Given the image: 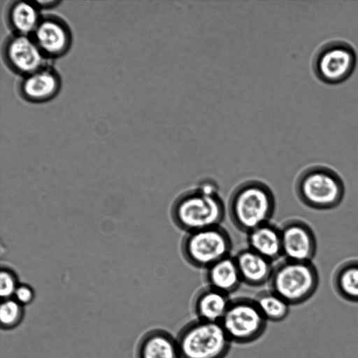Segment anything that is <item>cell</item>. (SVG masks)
I'll use <instances>...</instances> for the list:
<instances>
[{"instance_id":"cell-8","label":"cell","mask_w":358,"mask_h":358,"mask_svg":"<svg viewBox=\"0 0 358 358\" xmlns=\"http://www.w3.org/2000/svg\"><path fill=\"white\" fill-rule=\"evenodd\" d=\"M357 64V54L351 44L333 40L322 45L315 53L312 66L322 82L336 85L349 78Z\"/></svg>"},{"instance_id":"cell-15","label":"cell","mask_w":358,"mask_h":358,"mask_svg":"<svg viewBox=\"0 0 358 358\" xmlns=\"http://www.w3.org/2000/svg\"><path fill=\"white\" fill-rule=\"evenodd\" d=\"M42 17L35 1H10L6 9V21L13 34L31 36Z\"/></svg>"},{"instance_id":"cell-7","label":"cell","mask_w":358,"mask_h":358,"mask_svg":"<svg viewBox=\"0 0 358 358\" xmlns=\"http://www.w3.org/2000/svg\"><path fill=\"white\" fill-rule=\"evenodd\" d=\"M267 322L254 298L240 296L231 300L220 323L231 343L245 345L264 335Z\"/></svg>"},{"instance_id":"cell-16","label":"cell","mask_w":358,"mask_h":358,"mask_svg":"<svg viewBox=\"0 0 358 358\" xmlns=\"http://www.w3.org/2000/svg\"><path fill=\"white\" fill-rule=\"evenodd\" d=\"M247 242L248 248L272 262L282 257L280 229L271 222L249 231Z\"/></svg>"},{"instance_id":"cell-12","label":"cell","mask_w":358,"mask_h":358,"mask_svg":"<svg viewBox=\"0 0 358 358\" xmlns=\"http://www.w3.org/2000/svg\"><path fill=\"white\" fill-rule=\"evenodd\" d=\"M61 87L62 80L59 73L52 66L45 65L22 76L17 83V92L28 102L42 103L54 99Z\"/></svg>"},{"instance_id":"cell-23","label":"cell","mask_w":358,"mask_h":358,"mask_svg":"<svg viewBox=\"0 0 358 358\" xmlns=\"http://www.w3.org/2000/svg\"><path fill=\"white\" fill-rule=\"evenodd\" d=\"M14 295L15 300L22 305L31 302L34 296V293L29 286L20 285L17 286Z\"/></svg>"},{"instance_id":"cell-14","label":"cell","mask_w":358,"mask_h":358,"mask_svg":"<svg viewBox=\"0 0 358 358\" xmlns=\"http://www.w3.org/2000/svg\"><path fill=\"white\" fill-rule=\"evenodd\" d=\"M229 295L208 285L200 289L192 300V310L196 318L220 322L231 302Z\"/></svg>"},{"instance_id":"cell-13","label":"cell","mask_w":358,"mask_h":358,"mask_svg":"<svg viewBox=\"0 0 358 358\" xmlns=\"http://www.w3.org/2000/svg\"><path fill=\"white\" fill-rule=\"evenodd\" d=\"M234 257L243 283L258 287L269 282L274 267L271 261L249 248L239 250Z\"/></svg>"},{"instance_id":"cell-21","label":"cell","mask_w":358,"mask_h":358,"mask_svg":"<svg viewBox=\"0 0 358 358\" xmlns=\"http://www.w3.org/2000/svg\"><path fill=\"white\" fill-rule=\"evenodd\" d=\"M22 315L21 304L16 300H6L0 308V320L2 326L11 327L20 320Z\"/></svg>"},{"instance_id":"cell-11","label":"cell","mask_w":358,"mask_h":358,"mask_svg":"<svg viewBox=\"0 0 358 358\" xmlns=\"http://www.w3.org/2000/svg\"><path fill=\"white\" fill-rule=\"evenodd\" d=\"M280 229L284 259L312 261L317 251V239L312 227L304 220L292 218Z\"/></svg>"},{"instance_id":"cell-3","label":"cell","mask_w":358,"mask_h":358,"mask_svg":"<svg viewBox=\"0 0 358 358\" xmlns=\"http://www.w3.org/2000/svg\"><path fill=\"white\" fill-rule=\"evenodd\" d=\"M294 189L299 200L315 210L337 207L345 195V185L340 175L324 165H312L298 175Z\"/></svg>"},{"instance_id":"cell-20","label":"cell","mask_w":358,"mask_h":358,"mask_svg":"<svg viewBox=\"0 0 358 358\" xmlns=\"http://www.w3.org/2000/svg\"><path fill=\"white\" fill-rule=\"evenodd\" d=\"M254 299L267 321L279 322L289 314L290 305L271 289L261 291Z\"/></svg>"},{"instance_id":"cell-2","label":"cell","mask_w":358,"mask_h":358,"mask_svg":"<svg viewBox=\"0 0 358 358\" xmlns=\"http://www.w3.org/2000/svg\"><path fill=\"white\" fill-rule=\"evenodd\" d=\"M275 206V197L271 187L262 180L250 179L234 189L229 198L227 210L233 225L248 234L270 222Z\"/></svg>"},{"instance_id":"cell-24","label":"cell","mask_w":358,"mask_h":358,"mask_svg":"<svg viewBox=\"0 0 358 358\" xmlns=\"http://www.w3.org/2000/svg\"><path fill=\"white\" fill-rule=\"evenodd\" d=\"M39 9H50L57 6L61 3V1L59 0H45V1H35Z\"/></svg>"},{"instance_id":"cell-18","label":"cell","mask_w":358,"mask_h":358,"mask_svg":"<svg viewBox=\"0 0 358 358\" xmlns=\"http://www.w3.org/2000/svg\"><path fill=\"white\" fill-rule=\"evenodd\" d=\"M138 358H180L176 338L161 329L148 332L138 348Z\"/></svg>"},{"instance_id":"cell-10","label":"cell","mask_w":358,"mask_h":358,"mask_svg":"<svg viewBox=\"0 0 358 358\" xmlns=\"http://www.w3.org/2000/svg\"><path fill=\"white\" fill-rule=\"evenodd\" d=\"M46 59L58 58L70 50L73 36L68 23L56 15H43L31 35Z\"/></svg>"},{"instance_id":"cell-22","label":"cell","mask_w":358,"mask_h":358,"mask_svg":"<svg viewBox=\"0 0 358 358\" xmlns=\"http://www.w3.org/2000/svg\"><path fill=\"white\" fill-rule=\"evenodd\" d=\"M0 293L2 297L8 298L14 294L17 286L16 278L9 270H2L1 272Z\"/></svg>"},{"instance_id":"cell-9","label":"cell","mask_w":358,"mask_h":358,"mask_svg":"<svg viewBox=\"0 0 358 358\" xmlns=\"http://www.w3.org/2000/svg\"><path fill=\"white\" fill-rule=\"evenodd\" d=\"M1 55L6 66L22 77L46 65L47 59L31 36L12 33L3 43Z\"/></svg>"},{"instance_id":"cell-17","label":"cell","mask_w":358,"mask_h":358,"mask_svg":"<svg viewBox=\"0 0 358 358\" xmlns=\"http://www.w3.org/2000/svg\"><path fill=\"white\" fill-rule=\"evenodd\" d=\"M208 286L228 295L236 292L242 280L234 257L228 256L205 270Z\"/></svg>"},{"instance_id":"cell-5","label":"cell","mask_w":358,"mask_h":358,"mask_svg":"<svg viewBox=\"0 0 358 358\" xmlns=\"http://www.w3.org/2000/svg\"><path fill=\"white\" fill-rule=\"evenodd\" d=\"M319 282V273L312 261L284 259L274 266L269 285L290 306H296L310 299Z\"/></svg>"},{"instance_id":"cell-19","label":"cell","mask_w":358,"mask_h":358,"mask_svg":"<svg viewBox=\"0 0 358 358\" xmlns=\"http://www.w3.org/2000/svg\"><path fill=\"white\" fill-rule=\"evenodd\" d=\"M333 285L343 299L358 303V259H348L337 266L333 275Z\"/></svg>"},{"instance_id":"cell-6","label":"cell","mask_w":358,"mask_h":358,"mask_svg":"<svg viewBox=\"0 0 358 358\" xmlns=\"http://www.w3.org/2000/svg\"><path fill=\"white\" fill-rule=\"evenodd\" d=\"M232 248L230 234L220 225L185 233L181 241L180 252L188 264L206 270L230 256Z\"/></svg>"},{"instance_id":"cell-1","label":"cell","mask_w":358,"mask_h":358,"mask_svg":"<svg viewBox=\"0 0 358 358\" xmlns=\"http://www.w3.org/2000/svg\"><path fill=\"white\" fill-rule=\"evenodd\" d=\"M226 208L216 184L202 181L173 201L170 215L174 225L185 233L220 226Z\"/></svg>"},{"instance_id":"cell-4","label":"cell","mask_w":358,"mask_h":358,"mask_svg":"<svg viewBox=\"0 0 358 358\" xmlns=\"http://www.w3.org/2000/svg\"><path fill=\"white\" fill-rule=\"evenodd\" d=\"M180 358H225L231 342L220 322L194 319L176 336Z\"/></svg>"}]
</instances>
